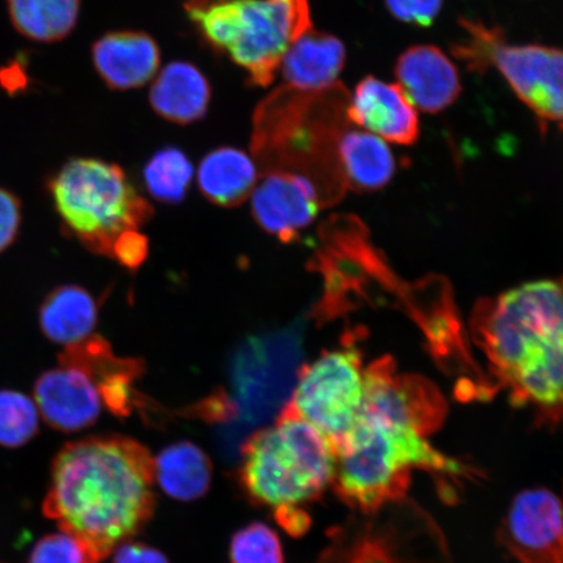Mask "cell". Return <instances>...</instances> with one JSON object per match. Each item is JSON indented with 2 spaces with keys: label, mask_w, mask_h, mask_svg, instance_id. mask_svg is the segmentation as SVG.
<instances>
[{
  "label": "cell",
  "mask_w": 563,
  "mask_h": 563,
  "mask_svg": "<svg viewBox=\"0 0 563 563\" xmlns=\"http://www.w3.org/2000/svg\"><path fill=\"white\" fill-rule=\"evenodd\" d=\"M154 460L140 442L108 435L69 442L55 456L42 510L101 563L153 517Z\"/></svg>",
  "instance_id": "1"
},
{
  "label": "cell",
  "mask_w": 563,
  "mask_h": 563,
  "mask_svg": "<svg viewBox=\"0 0 563 563\" xmlns=\"http://www.w3.org/2000/svg\"><path fill=\"white\" fill-rule=\"evenodd\" d=\"M475 340L514 407L563 427V279L528 282L481 302Z\"/></svg>",
  "instance_id": "2"
},
{
  "label": "cell",
  "mask_w": 563,
  "mask_h": 563,
  "mask_svg": "<svg viewBox=\"0 0 563 563\" xmlns=\"http://www.w3.org/2000/svg\"><path fill=\"white\" fill-rule=\"evenodd\" d=\"M413 471L450 484L478 477L477 468L443 454L418 429L362 411L334 453L332 485L350 509L372 514L407 497Z\"/></svg>",
  "instance_id": "3"
},
{
  "label": "cell",
  "mask_w": 563,
  "mask_h": 563,
  "mask_svg": "<svg viewBox=\"0 0 563 563\" xmlns=\"http://www.w3.org/2000/svg\"><path fill=\"white\" fill-rule=\"evenodd\" d=\"M350 95L341 82L323 90L290 87L274 90L253 117V152L266 172H290L311 179L323 203L346 186L338 161V143L351 124Z\"/></svg>",
  "instance_id": "4"
},
{
  "label": "cell",
  "mask_w": 563,
  "mask_h": 563,
  "mask_svg": "<svg viewBox=\"0 0 563 563\" xmlns=\"http://www.w3.org/2000/svg\"><path fill=\"white\" fill-rule=\"evenodd\" d=\"M239 483L252 504L306 509L332 484L334 454L309 422L280 412L276 424L260 429L242 446Z\"/></svg>",
  "instance_id": "5"
},
{
  "label": "cell",
  "mask_w": 563,
  "mask_h": 563,
  "mask_svg": "<svg viewBox=\"0 0 563 563\" xmlns=\"http://www.w3.org/2000/svg\"><path fill=\"white\" fill-rule=\"evenodd\" d=\"M51 191L65 227L90 251L112 255L118 239L139 230L152 216L121 167L93 158L67 162Z\"/></svg>",
  "instance_id": "6"
},
{
  "label": "cell",
  "mask_w": 563,
  "mask_h": 563,
  "mask_svg": "<svg viewBox=\"0 0 563 563\" xmlns=\"http://www.w3.org/2000/svg\"><path fill=\"white\" fill-rule=\"evenodd\" d=\"M464 37L452 52L470 73L496 68L514 95L532 111L541 132L553 124L563 129V48L510 45L501 26L461 19Z\"/></svg>",
  "instance_id": "7"
},
{
  "label": "cell",
  "mask_w": 563,
  "mask_h": 563,
  "mask_svg": "<svg viewBox=\"0 0 563 563\" xmlns=\"http://www.w3.org/2000/svg\"><path fill=\"white\" fill-rule=\"evenodd\" d=\"M358 516L319 563H455L438 520L411 498Z\"/></svg>",
  "instance_id": "8"
},
{
  "label": "cell",
  "mask_w": 563,
  "mask_h": 563,
  "mask_svg": "<svg viewBox=\"0 0 563 563\" xmlns=\"http://www.w3.org/2000/svg\"><path fill=\"white\" fill-rule=\"evenodd\" d=\"M364 398L362 351L355 342H346L300 369L292 397L282 412L309 422L334 454L361 417Z\"/></svg>",
  "instance_id": "9"
},
{
  "label": "cell",
  "mask_w": 563,
  "mask_h": 563,
  "mask_svg": "<svg viewBox=\"0 0 563 563\" xmlns=\"http://www.w3.org/2000/svg\"><path fill=\"white\" fill-rule=\"evenodd\" d=\"M312 27L308 0H242L228 54L251 86L267 87L288 47Z\"/></svg>",
  "instance_id": "10"
},
{
  "label": "cell",
  "mask_w": 563,
  "mask_h": 563,
  "mask_svg": "<svg viewBox=\"0 0 563 563\" xmlns=\"http://www.w3.org/2000/svg\"><path fill=\"white\" fill-rule=\"evenodd\" d=\"M498 543L516 563H563V487L520 492L505 514Z\"/></svg>",
  "instance_id": "11"
},
{
  "label": "cell",
  "mask_w": 563,
  "mask_h": 563,
  "mask_svg": "<svg viewBox=\"0 0 563 563\" xmlns=\"http://www.w3.org/2000/svg\"><path fill=\"white\" fill-rule=\"evenodd\" d=\"M446 402L438 387L418 376L398 372L391 357L378 358L365 368L363 410L432 434L446 418Z\"/></svg>",
  "instance_id": "12"
},
{
  "label": "cell",
  "mask_w": 563,
  "mask_h": 563,
  "mask_svg": "<svg viewBox=\"0 0 563 563\" xmlns=\"http://www.w3.org/2000/svg\"><path fill=\"white\" fill-rule=\"evenodd\" d=\"M323 207L314 183L305 175L290 172H266L252 192V214L269 234L279 241H297Z\"/></svg>",
  "instance_id": "13"
},
{
  "label": "cell",
  "mask_w": 563,
  "mask_h": 563,
  "mask_svg": "<svg viewBox=\"0 0 563 563\" xmlns=\"http://www.w3.org/2000/svg\"><path fill=\"white\" fill-rule=\"evenodd\" d=\"M347 117L355 124L398 145H413L420 136L417 108L397 84L367 76L350 97Z\"/></svg>",
  "instance_id": "14"
},
{
  "label": "cell",
  "mask_w": 563,
  "mask_h": 563,
  "mask_svg": "<svg viewBox=\"0 0 563 563\" xmlns=\"http://www.w3.org/2000/svg\"><path fill=\"white\" fill-rule=\"evenodd\" d=\"M34 402L48 426L67 433L93 426L102 407L93 379L80 368L63 364L37 379Z\"/></svg>",
  "instance_id": "15"
},
{
  "label": "cell",
  "mask_w": 563,
  "mask_h": 563,
  "mask_svg": "<svg viewBox=\"0 0 563 563\" xmlns=\"http://www.w3.org/2000/svg\"><path fill=\"white\" fill-rule=\"evenodd\" d=\"M394 73L408 100L429 114L446 110L462 93L460 70L434 45L408 47L399 55Z\"/></svg>",
  "instance_id": "16"
},
{
  "label": "cell",
  "mask_w": 563,
  "mask_h": 563,
  "mask_svg": "<svg viewBox=\"0 0 563 563\" xmlns=\"http://www.w3.org/2000/svg\"><path fill=\"white\" fill-rule=\"evenodd\" d=\"M59 362L80 368L93 379L102 404L119 418L129 417L136 404L133 383L143 373V364L135 358L114 355L101 336H89L62 352Z\"/></svg>",
  "instance_id": "17"
},
{
  "label": "cell",
  "mask_w": 563,
  "mask_h": 563,
  "mask_svg": "<svg viewBox=\"0 0 563 563\" xmlns=\"http://www.w3.org/2000/svg\"><path fill=\"white\" fill-rule=\"evenodd\" d=\"M93 65L112 90L144 87L157 74L161 51L156 41L144 32H111L91 47Z\"/></svg>",
  "instance_id": "18"
},
{
  "label": "cell",
  "mask_w": 563,
  "mask_h": 563,
  "mask_svg": "<svg viewBox=\"0 0 563 563\" xmlns=\"http://www.w3.org/2000/svg\"><path fill=\"white\" fill-rule=\"evenodd\" d=\"M344 65L346 47L343 42L312 27L288 47L279 68L286 87L316 91L335 86Z\"/></svg>",
  "instance_id": "19"
},
{
  "label": "cell",
  "mask_w": 563,
  "mask_h": 563,
  "mask_svg": "<svg viewBox=\"0 0 563 563\" xmlns=\"http://www.w3.org/2000/svg\"><path fill=\"white\" fill-rule=\"evenodd\" d=\"M211 88L206 75L187 62H173L153 82L150 101L166 121L191 124L207 115Z\"/></svg>",
  "instance_id": "20"
},
{
  "label": "cell",
  "mask_w": 563,
  "mask_h": 563,
  "mask_svg": "<svg viewBox=\"0 0 563 563\" xmlns=\"http://www.w3.org/2000/svg\"><path fill=\"white\" fill-rule=\"evenodd\" d=\"M338 161L344 186L361 192L384 188L397 170L396 158L385 140L350 126L338 143Z\"/></svg>",
  "instance_id": "21"
},
{
  "label": "cell",
  "mask_w": 563,
  "mask_h": 563,
  "mask_svg": "<svg viewBox=\"0 0 563 563\" xmlns=\"http://www.w3.org/2000/svg\"><path fill=\"white\" fill-rule=\"evenodd\" d=\"M255 162L232 146L218 147L201 161L199 186L203 196L223 208L238 207L256 187Z\"/></svg>",
  "instance_id": "22"
},
{
  "label": "cell",
  "mask_w": 563,
  "mask_h": 563,
  "mask_svg": "<svg viewBox=\"0 0 563 563\" xmlns=\"http://www.w3.org/2000/svg\"><path fill=\"white\" fill-rule=\"evenodd\" d=\"M154 477L166 495L191 503L207 495L213 478V464L194 442L180 441L162 450L154 460Z\"/></svg>",
  "instance_id": "23"
},
{
  "label": "cell",
  "mask_w": 563,
  "mask_h": 563,
  "mask_svg": "<svg viewBox=\"0 0 563 563\" xmlns=\"http://www.w3.org/2000/svg\"><path fill=\"white\" fill-rule=\"evenodd\" d=\"M97 314V302L87 290L60 286L42 302L40 325L48 340L68 347L91 335Z\"/></svg>",
  "instance_id": "24"
},
{
  "label": "cell",
  "mask_w": 563,
  "mask_h": 563,
  "mask_svg": "<svg viewBox=\"0 0 563 563\" xmlns=\"http://www.w3.org/2000/svg\"><path fill=\"white\" fill-rule=\"evenodd\" d=\"M81 0H7L15 30L38 44H53L73 33Z\"/></svg>",
  "instance_id": "25"
},
{
  "label": "cell",
  "mask_w": 563,
  "mask_h": 563,
  "mask_svg": "<svg viewBox=\"0 0 563 563\" xmlns=\"http://www.w3.org/2000/svg\"><path fill=\"white\" fill-rule=\"evenodd\" d=\"M194 178V166L178 147H164L147 161L144 179L154 199L178 203L185 199Z\"/></svg>",
  "instance_id": "26"
},
{
  "label": "cell",
  "mask_w": 563,
  "mask_h": 563,
  "mask_svg": "<svg viewBox=\"0 0 563 563\" xmlns=\"http://www.w3.org/2000/svg\"><path fill=\"white\" fill-rule=\"evenodd\" d=\"M38 431V408L25 394L0 390V446L18 449Z\"/></svg>",
  "instance_id": "27"
},
{
  "label": "cell",
  "mask_w": 563,
  "mask_h": 563,
  "mask_svg": "<svg viewBox=\"0 0 563 563\" xmlns=\"http://www.w3.org/2000/svg\"><path fill=\"white\" fill-rule=\"evenodd\" d=\"M230 563H285L278 533L260 522L243 527L231 539Z\"/></svg>",
  "instance_id": "28"
},
{
  "label": "cell",
  "mask_w": 563,
  "mask_h": 563,
  "mask_svg": "<svg viewBox=\"0 0 563 563\" xmlns=\"http://www.w3.org/2000/svg\"><path fill=\"white\" fill-rule=\"evenodd\" d=\"M27 563H91L86 549L66 532L47 534L32 549Z\"/></svg>",
  "instance_id": "29"
},
{
  "label": "cell",
  "mask_w": 563,
  "mask_h": 563,
  "mask_svg": "<svg viewBox=\"0 0 563 563\" xmlns=\"http://www.w3.org/2000/svg\"><path fill=\"white\" fill-rule=\"evenodd\" d=\"M386 9L402 23L429 27L439 18L443 0H385Z\"/></svg>",
  "instance_id": "30"
},
{
  "label": "cell",
  "mask_w": 563,
  "mask_h": 563,
  "mask_svg": "<svg viewBox=\"0 0 563 563\" xmlns=\"http://www.w3.org/2000/svg\"><path fill=\"white\" fill-rule=\"evenodd\" d=\"M21 223V209L16 196L0 188V252L15 241Z\"/></svg>",
  "instance_id": "31"
},
{
  "label": "cell",
  "mask_w": 563,
  "mask_h": 563,
  "mask_svg": "<svg viewBox=\"0 0 563 563\" xmlns=\"http://www.w3.org/2000/svg\"><path fill=\"white\" fill-rule=\"evenodd\" d=\"M147 255V241L139 230L125 232L124 235L118 239V242L112 250L111 258L117 260L118 263L136 269L145 262Z\"/></svg>",
  "instance_id": "32"
},
{
  "label": "cell",
  "mask_w": 563,
  "mask_h": 563,
  "mask_svg": "<svg viewBox=\"0 0 563 563\" xmlns=\"http://www.w3.org/2000/svg\"><path fill=\"white\" fill-rule=\"evenodd\" d=\"M112 563H170L158 549L141 543H123L117 548Z\"/></svg>",
  "instance_id": "33"
},
{
  "label": "cell",
  "mask_w": 563,
  "mask_h": 563,
  "mask_svg": "<svg viewBox=\"0 0 563 563\" xmlns=\"http://www.w3.org/2000/svg\"><path fill=\"white\" fill-rule=\"evenodd\" d=\"M274 519L294 538L302 537L312 523L307 510L300 508L274 511Z\"/></svg>",
  "instance_id": "34"
}]
</instances>
